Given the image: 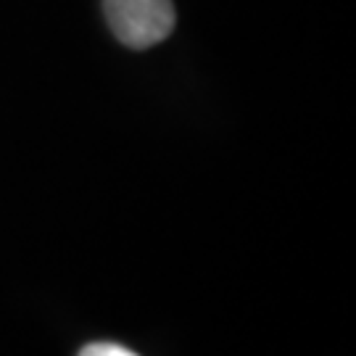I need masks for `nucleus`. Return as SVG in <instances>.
<instances>
[{"mask_svg":"<svg viewBox=\"0 0 356 356\" xmlns=\"http://www.w3.org/2000/svg\"><path fill=\"white\" fill-rule=\"evenodd\" d=\"M103 11L119 42L135 51L169 38L177 19L172 0H103Z\"/></svg>","mask_w":356,"mask_h":356,"instance_id":"f257e3e1","label":"nucleus"},{"mask_svg":"<svg viewBox=\"0 0 356 356\" xmlns=\"http://www.w3.org/2000/svg\"><path fill=\"white\" fill-rule=\"evenodd\" d=\"M79 356H138L135 351H129V348H124V346L119 343H90L85 346L82 351H79Z\"/></svg>","mask_w":356,"mask_h":356,"instance_id":"f03ea898","label":"nucleus"}]
</instances>
